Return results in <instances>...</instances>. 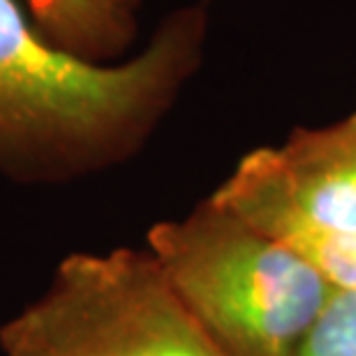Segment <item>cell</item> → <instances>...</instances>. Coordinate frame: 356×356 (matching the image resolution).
Listing matches in <instances>:
<instances>
[{"mask_svg":"<svg viewBox=\"0 0 356 356\" xmlns=\"http://www.w3.org/2000/svg\"><path fill=\"white\" fill-rule=\"evenodd\" d=\"M209 35L211 3L195 0L139 51L92 63L49 42L19 0H0V176L65 185L130 162L202 70Z\"/></svg>","mask_w":356,"mask_h":356,"instance_id":"cell-1","label":"cell"},{"mask_svg":"<svg viewBox=\"0 0 356 356\" xmlns=\"http://www.w3.org/2000/svg\"><path fill=\"white\" fill-rule=\"evenodd\" d=\"M144 248L225 356H301L336 291L296 248L211 197L155 222Z\"/></svg>","mask_w":356,"mask_h":356,"instance_id":"cell-2","label":"cell"},{"mask_svg":"<svg viewBox=\"0 0 356 356\" xmlns=\"http://www.w3.org/2000/svg\"><path fill=\"white\" fill-rule=\"evenodd\" d=\"M3 356H225L146 248L72 252L0 326Z\"/></svg>","mask_w":356,"mask_h":356,"instance_id":"cell-3","label":"cell"},{"mask_svg":"<svg viewBox=\"0 0 356 356\" xmlns=\"http://www.w3.org/2000/svg\"><path fill=\"white\" fill-rule=\"evenodd\" d=\"M209 197L294 248L356 234V109L252 148Z\"/></svg>","mask_w":356,"mask_h":356,"instance_id":"cell-4","label":"cell"},{"mask_svg":"<svg viewBox=\"0 0 356 356\" xmlns=\"http://www.w3.org/2000/svg\"><path fill=\"white\" fill-rule=\"evenodd\" d=\"M38 31L63 51L92 63L132 56L141 0H19Z\"/></svg>","mask_w":356,"mask_h":356,"instance_id":"cell-5","label":"cell"},{"mask_svg":"<svg viewBox=\"0 0 356 356\" xmlns=\"http://www.w3.org/2000/svg\"><path fill=\"white\" fill-rule=\"evenodd\" d=\"M301 356H356V291H333Z\"/></svg>","mask_w":356,"mask_h":356,"instance_id":"cell-6","label":"cell"},{"mask_svg":"<svg viewBox=\"0 0 356 356\" xmlns=\"http://www.w3.org/2000/svg\"><path fill=\"white\" fill-rule=\"evenodd\" d=\"M296 250L329 280L336 291H356V234L315 238L298 245Z\"/></svg>","mask_w":356,"mask_h":356,"instance_id":"cell-7","label":"cell"}]
</instances>
